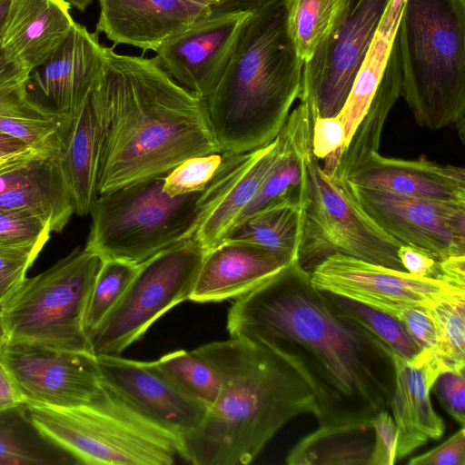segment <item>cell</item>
Masks as SVG:
<instances>
[{
    "label": "cell",
    "mask_w": 465,
    "mask_h": 465,
    "mask_svg": "<svg viewBox=\"0 0 465 465\" xmlns=\"http://www.w3.org/2000/svg\"><path fill=\"white\" fill-rule=\"evenodd\" d=\"M203 256L191 237L138 264L123 297L90 335L92 352L120 355L163 314L188 301Z\"/></svg>",
    "instance_id": "30bf717a"
},
{
    "label": "cell",
    "mask_w": 465,
    "mask_h": 465,
    "mask_svg": "<svg viewBox=\"0 0 465 465\" xmlns=\"http://www.w3.org/2000/svg\"><path fill=\"white\" fill-rule=\"evenodd\" d=\"M286 149L287 141L281 131L264 146L238 154L225 153L219 170L203 191L204 213L193 237L204 252L223 241Z\"/></svg>",
    "instance_id": "2e32d148"
},
{
    "label": "cell",
    "mask_w": 465,
    "mask_h": 465,
    "mask_svg": "<svg viewBox=\"0 0 465 465\" xmlns=\"http://www.w3.org/2000/svg\"><path fill=\"white\" fill-rule=\"evenodd\" d=\"M195 352L218 371L221 390L199 426L181 438L194 465L251 463L292 419L318 415L314 392L295 362L262 343L230 338Z\"/></svg>",
    "instance_id": "3957f363"
},
{
    "label": "cell",
    "mask_w": 465,
    "mask_h": 465,
    "mask_svg": "<svg viewBox=\"0 0 465 465\" xmlns=\"http://www.w3.org/2000/svg\"><path fill=\"white\" fill-rule=\"evenodd\" d=\"M104 381L142 415L180 438L194 430L207 408L180 391L154 365L120 355L96 356Z\"/></svg>",
    "instance_id": "ac0fdd59"
},
{
    "label": "cell",
    "mask_w": 465,
    "mask_h": 465,
    "mask_svg": "<svg viewBox=\"0 0 465 465\" xmlns=\"http://www.w3.org/2000/svg\"><path fill=\"white\" fill-rule=\"evenodd\" d=\"M226 327L230 337L262 343L295 362L314 392L318 427L371 426L391 408L392 351L339 313L299 260L236 298Z\"/></svg>",
    "instance_id": "6da1fadb"
},
{
    "label": "cell",
    "mask_w": 465,
    "mask_h": 465,
    "mask_svg": "<svg viewBox=\"0 0 465 465\" xmlns=\"http://www.w3.org/2000/svg\"><path fill=\"white\" fill-rule=\"evenodd\" d=\"M401 69L395 37L392 56L383 78L347 146L338 155L330 174L338 181L346 180L371 153L379 152L386 119L401 96Z\"/></svg>",
    "instance_id": "83f0119b"
},
{
    "label": "cell",
    "mask_w": 465,
    "mask_h": 465,
    "mask_svg": "<svg viewBox=\"0 0 465 465\" xmlns=\"http://www.w3.org/2000/svg\"><path fill=\"white\" fill-rule=\"evenodd\" d=\"M401 243L386 233L357 204L343 181L326 173L309 154L306 202L299 262L308 271L336 252L404 271L397 251Z\"/></svg>",
    "instance_id": "9c48e42d"
},
{
    "label": "cell",
    "mask_w": 465,
    "mask_h": 465,
    "mask_svg": "<svg viewBox=\"0 0 465 465\" xmlns=\"http://www.w3.org/2000/svg\"><path fill=\"white\" fill-rule=\"evenodd\" d=\"M225 153L190 157L163 176V190L170 196L198 193L207 186L223 162Z\"/></svg>",
    "instance_id": "74e56055"
},
{
    "label": "cell",
    "mask_w": 465,
    "mask_h": 465,
    "mask_svg": "<svg viewBox=\"0 0 465 465\" xmlns=\"http://www.w3.org/2000/svg\"><path fill=\"white\" fill-rule=\"evenodd\" d=\"M27 162H29V161H27ZM27 162H14V163H8L2 164V165H0V173L9 171V170H12V169H15L18 166H21V165L26 163Z\"/></svg>",
    "instance_id": "db71d44e"
},
{
    "label": "cell",
    "mask_w": 465,
    "mask_h": 465,
    "mask_svg": "<svg viewBox=\"0 0 465 465\" xmlns=\"http://www.w3.org/2000/svg\"><path fill=\"white\" fill-rule=\"evenodd\" d=\"M74 457L44 435L25 403L0 411V465H72Z\"/></svg>",
    "instance_id": "4dcf8cb0"
},
{
    "label": "cell",
    "mask_w": 465,
    "mask_h": 465,
    "mask_svg": "<svg viewBox=\"0 0 465 465\" xmlns=\"http://www.w3.org/2000/svg\"><path fill=\"white\" fill-rule=\"evenodd\" d=\"M101 144V114L94 86L70 124L59 153L63 175L67 183L74 213H90L97 192Z\"/></svg>",
    "instance_id": "d4e9b609"
},
{
    "label": "cell",
    "mask_w": 465,
    "mask_h": 465,
    "mask_svg": "<svg viewBox=\"0 0 465 465\" xmlns=\"http://www.w3.org/2000/svg\"><path fill=\"white\" fill-rule=\"evenodd\" d=\"M395 384L391 409L398 430L396 460H401L444 433V422L435 412L430 391L440 373L430 361L414 363L392 354Z\"/></svg>",
    "instance_id": "cb8c5ba5"
},
{
    "label": "cell",
    "mask_w": 465,
    "mask_h": 465,
    "mask_svg": "<svg viewBox=\"0 0 465 465\" xmlns=\"http://www.w3.org/2000/svg\"><path fill=\"white\" fill-rule=\"evenodd\" d=\"M22 401L19 391L5 366L0 361V411L17 406Z\"/></svg>",
    "instance_id": "7dc6e473"
},
{
    "label": "cell",
    "mask_w": 465,
    "mask_h": 465,
    "mask_svg": "<svg viewBox=\"0 0 465 465\" xmlns=\"http://www.w3.org/2000/svg\"><path fill=\"white\" fill-rule=\"evenodd\" d=\"M405 0H390L358 69L339 115L345 131V145L365 114L391 59L399 20Z\"/></svg>",
    "instance_id": "4316f807"
},
{
    "label": "cell",
    "mask_w": 465,
    "mask_h": 465,
    "mask_svg": "<svg viewBox=\"0 0 465 465\" xmlns=\"http://www.w3.org/2000/svg\"><path fill=\"white\" fill-rule=\"evenodd\" d=\"M96 33L114 44L156 51L167 39L208 16L210 7L185 0H98Z\"/></svg>",
    "instance_id": "d6986e66"
},
{
    "label": "cell",
    "mask_w": 465,
    "mask_h": 465,
    "mask_svg": "<svg viewBox=\"0 0 465 465\" xmlns=\"http://www.w3.org/2000/svg\"><path fill=\"white\" fill-rule=\"evenodd\" d=\"M25 407L40 431L77 464L171 465L180 457L179 436L142 415L106 384L89 406Z\"/></svg>",
    "instance_id": "8992f818"
},
{
    "label": "cell",
    "mask_w": 465,
    "mask_h": 465,
    "mask_svg": "<svg viewBox=\"0 0 465 465\" xmlns=\"http://www.w3.org/2000/svg\"><path fill=\"white\" fill-rule=\"evenodd\" d=\"M409 465H464L465 464V430L450 436L440 446L419 456L411 458Z\"/></svg>",
    "instance_id": "f6af8a7d"
},
{
    "label": "cell",
    "mask_w": 465,
    "mask_h": 465,
    "mask_svg": "<svg viewBox=\"0 0 465 465\" xmlns=\"http://www.w3.org/2000/svg\"><path fill=\"white\" fill-rule=\"evenodd\" d=\"M303 64L283 0L251 12L221 79L204 99L222 152H250L277 137L299 98Z\"/></svg>",
    "instance_id": "277c9868"
},
{
    "label": "cell",
    "mask_w": 465,
    "mask_h": 465,
    "mask_svg": "<svg viewBox=\"0 0 465 465\" xmlns=\"http://www.w3.org/2000/svg\"><path fill=\"white\" fill-rule=\"evenodd\" d=\"M277 1L279 0H220L217 5L211 8V11L212 13L253 12Z\"/></svg>",
    "instance_id": "c3c4849f"
},
{
    "label": "cell",
    "mask_w": 465,
    "mask_h": 465,
    "mask_svg": "<svg viewBox=\"0 0 465 465\" xmlns=\"http://www.w3.org/2000/svg\"><path fill=\"white\" fill-rule=\"evenodd\" d=\"M29 147L25 142L0 132V151L17 152Z\"/></svg>",
    "instance_id": "681fc988"
},
{
    "label": "cell",
    "mask_w": 465,
    "mask_h": 465,
    "mask_svg": "<svg viewBox=\"0 0 465 465\" xmlns=\"http://www.w3.org/2000/svg\"><path fill=\"white\" fill-rule=\"evenodd\" d=\"M155 367L184 395L205 408L216 401L221 379L216 369L193 350L175 351L153 361Z\"/></svg>",
    "instance_id": "d6a6232c"
},
{
    "label": "cell",
    "mask_w": 465,
    "mask_h": 465,
    "mask_svg": "<svg viewBox=\"0 0 465 465\" xmlns=\"http://www.w3.org/2000/svg\"><path fill=\"white\" fill-rule=\"evenodd\" d=\"M12 0H0V31L6 20Z\"/></svg>",
    "instance_id": "f907efd6"
},
{
    "label": "cell",
    "mask_w": 465,
    "mask_h": 465,
    "mask_svg": "<svg viewBox=\"0 0 465 465\" xmlns=\"http://www.w3.org/2000/svg\"><path fill=\"white\" fill-rule=\"evenodd\" d=\"M0 211L31 214L61 232L74 213L59 153L0 173Z\"/></svg>",
    "instance_id": "7402d4cb"
},
{
    "label": "cell",
    "mask_w": 465,
    "mask_h": 465,
    "mask_svg": "<svg viewBox=\"0 0 465 465\" xmlns=\"http://www.w3.org/2000/svg\"><path fill=\"white\" fill-rule=\"evenodd\" d=\"M137 269L138 264L129 262L103 260L84 317V327L88 338L123 297Z\"/></svg>",
    "instance_id": "d590c367"
},
{
    "label": "cell",
    "mask_w": 465,
    "mask_h": 465,
    "mask_svg": "<svg viewBox=\"0 0 465 465\" xmlns=\"http://www.w3.org/2000/svg\"><path fill=\"white\" fill-rule=\"evenodd\" d=\"M436 330V344L428 353L442 372L465 370V296L427 308Z\"/></svg>",
    "instance_id": "e575fe53"
},
{
    "label": "cell",
    "mask_w": 465,
    "mask_h": 465,
    "mask_svg": "<svg viewBox=\"0 0 465 465\" xmlns=\"http://www.w3.org/2000/svg\"><path fill=\"white\" fill-rule=\"evenodd\" d=\"M464 371H444L439 375L433 384L441 406L461 426L465 423Z\"/></svg>",
    "instance_id": "7bdbcfd3"
},
{
    "label": "cell",
    "mask_w": 465,
    "mask_h": 465,
    "mask_svg": "<svg viewBox=\"0 0 465 465\" xmlns=\"http://www.w3.org/2000/svg\"><path fill=\"white\" fill-rule=\"evenodd\" d=\"M94 92L101 114L98 194L222 152L204 100L177 84L155 57L105 46Z\"/></svg>",
    "instance_id": "7a4b0ae2"
},
{
    "label": "cell",
    "mask_w": 465,
    "mask_h": 465,
    "mask_svg": "<svg viewBox=\"0 0 465 465\" xmlns=\"http://www.w3.org/2000/svg\"><path fill=\"white\" fill-rule=\"evenodd\" d=\"M390 0H349L330 36L303 64L301 93L318 116L338 115Z\"/></svg>",
    "instance_id": "7c38bea8"
},
{
    "label": "cell",
    "mask_w": 465,
    "mask_h": 465,
    "mask_svg": "<svg viewBox=\"0 0 465 465\" xmlns=\"http://www.w3.org/2000/svg\"><path fill=\"white\" fill-rule=\"evenodd\" d=\"M305 202L306 183L302 190L282 197L236 223L223 241L252 244L288 262L299 260Z\"/></svg>",
    "instance_id": "484cf974"
},
{
    "label": "cell",
    "mask_w": 465,
    "mask_h": 465,
    "mask_svg": "<svg viewBox=\"0 0 465 465\" xmlns=\"http://www.w3.org/2000/svg\"><path fill=\"white\" fill-rule=\"evenodd\" d=\"M399 320L421 349L430 352L436 344V330L427 308L398 302H383L373 306Z\"/></svg>",
    "instance_id": "ab89813d"
},
{
    "label": "cell",
    "mask_w": 465,
    "mask_h": 465,
    "mask_svg": "<svg viewBox=\"0 0 465 465\" xmlns=\"http://www.w3.org/2000/svg\"><path fill=\"white\" fill-rule=\"evenodd\" d=\"M64 0H12L0 33L5 54L28 73L43 64L74 25Z\"/></svg>",
    "instance_id": "603a6c76"
},
{
    "label": "cell",
    "mask_w": 465,
    "mask_h": 465,
    "mask_svg": "<svg viewBox=\"0 0 465 465\" xmlns=\"http://www.w3.org/2000/svg\"><path fill=\"white\" fill-rule=\"evenodd\" d=\"M397 254L404 271L411 274L465 285V255L440 259L425 250L407 244H401Z\"/></svg>",
    "instance_id": "f35d334b"
},
{
    "label": "cell",
    "mask_w": 465,
    "mask_h": 465,
    "mask_svg": "<svg viewBox=\"0 0 465 465\" xmlns=\"http://www.w3.org/2000/svg\"><path fill=\"white\" fill-rule=\"evenodd\" d=\"M289 263L255 245L222 241L204 252L189 300L211 302L238 298Z\"/></svg>",
    "instance_id": "44dd1931"
},
{
    "label": "cell",
    "mask_w": 465,
    "mask_h": 465,
    "mask_svg": "<svg viewBox=\"0 0 465 465\" xmlns=\"http://www.w3.org/2000/svg\"><path fill=\"white\" fill-rule=\"evenodd\" d=\"M51 233L47 224L31 214L0 211V253L38 255Z\"/></svg>",
    "instance_id": "8d00e7d4"
},
{
    "label": "cell",
    "mask_w": 465,
    "mask_h": 465,
    "mask_svg": "<svg viewBox=\"0 0 465 465\" xmlns=\"http://www.w3.org/2000/svg\"><path fill=\"white\" fill-rule=\"evenodd\" d=\"M71 7L75 8L80 12H84L89 5L92 4L93 0H64Z\"/></svg>",
    "instance_id": "816d5d0a"
},
{
    "label": "cell",
    "mask_w": 465,
    "mask_h": 465,
    "mask_svg": "<svg viewBox=\"0 0 465 465\" xmlns=\"http://www.w3.org/2000/svg\"><path fill=\"white\" fill-rule=\"evenodd\" d=\"M25 84L0 90V132L45 154H58L71 117L41 109L28 98Z\"/></svg>",
    "instance_id": "f1b7e54d"
},
{
    "label": "cell",
    "mask_w": 465,
    "mask_h": 465,
    "mask_svg": "<svg viewBox=\"0 0 465 465\" xmlns=\"http://www.w3.org/2000/svg\"><path fill=\"white\" fill-rule=\"evenodd\" d=\"M346 180L364 189L465 203V169L424 157L409 160L386 157L374 152Z\"/></svg>",
    "instance_id": "ffe728a7"
},
{
    "label": "cell",
    "mask_w": 465,
    "mask_h": 465,
    "mask_svg": "<svg viewBox=\"0 0 465 465\" xmlns=\"http://www.w3.org/2000/svg\"><path fill=\"white\" fill-rule=\"evenodd\" d=\"M0 361L25 404L84 407L104 391L97 358L90 352L0 341Z\"/></svg>",
    "instance_id": "8fae6325"
},
{
    "label": "cell",
    "mask_w": 465,
    "mask_h": 465,
    "mask_svg": "<svg viewBox=\"0 0 465 465\" xmlns=\"http://www.w3.org/2000/svg\"><path fill=\"white\" fill-rule=\"evenodd\" d=\"M373 444L371 426L318 427L289 451V465H367Z\"/></svg>",
    "instance_id": "f546056e"
},
{
    "label": "cell",
    "mask_w": 465,
    "mask_h": 465,
    "mask_svg": "<svg viewBox=\"0 0 465 465\" xmlns=\"http://www.w3.org/2000/svg\"><path fill=\"white\" fill-rule=\"evenodd\" d=\"M163 183L155 176L98 194L84 247L103 260L140 264L193 237L204 213L203 190L173 197Z\"/></svg>",
    "instance_id": "52a82bcc"
},
{
    "label": "cell",
    "mask_w": 465,
    "mask_h": 465,
    "mask_svg": "<svg viewBox=\"0 0 465 465\" xmlns=\"http://www.w3.org/2000/svg\"><path fill=\"white\" fill-rule=\"evenodd\" d=\"M325 292L339 313L365 327L392 352L409 361H415L418 359L422 351L399 320L359 302Z\"/></svg>",
    "instance_id": "836d02e7"
},
{
    "label": "cell",
    "mask_w": 465,
    "mask_h": 465,
    "mask_svg": "<svg viewBox=\"0 0 465 465\" xmlns=\"http://www.w3.org/2000/svg\"><path fill=\"white\" fill-rule=\"evenodd\" d=\"M309 273L316 289L370 307L398 302L429 308L465 296V285L415 276L339 252L325 257Z\"/></svg>",
    "instance_id": "5bb4252c"
},
{
    "label": "cell",
    "mask_w": 465,
    "mask_h": 465,
    "mask_svg": "<svg viewBox=\"0 0 465 465\" xmlns=\"http://www.w3.org/2000/svg\"><path fill=\"white\" fill-rule=\"evenodd\" d=\"M250 14L211 13L167 39L155 58L177 84L204 100L221 79Z\"/></svg>",
    "instance_id": "9a60e30c"
},
{
    "label": "cell",
    "mask_w": 465,
    "mask_h": 465,
    "mask_svg": "<svg viewBox=\"0 0 465 465\" xmlns=\"http://www.w3.org/2000/svg\"><path fill=\"white\" fill-rule=\"evenodd\" d=\"M28 75L24 67L7 58L0 44V90L25 84Z\"/></svg>",
    "instance_id": "bcb514c9"
},
{
    "label": "cell",
    "mask_w": 465,
    "mask_h": 465,
    "mask_svg": "<svg viewBox=\"0 0 465 465\" xmlns=\"http://www.w3.org/2000/svg\"><path fill=\"white\" fill-rule=\"evenodd\" d=\"M35 253H0V305L24 282Z\"/></svg>",
    "instance_id": "ee69618b"
},
{
    "label": "cell",
    "mask_w": 465,
    "mask_h": 465,
    "mask_svg": "<svg viewBox=\"0 0 465 465\" xmlns=\"http://www.w3.org/2000/svg\"><path fill=\"white\" fill-rule=\"evenodd\" d=\"M342 181L367 215L401 244L440 259L465 255V203L402 196Z\"/></svg>",
    "instance_id": "4fadbf2b"
},
{
    "label": "cell",
    "mask_w": 465,
    "mask_h": 465,
    "mask_svg": "<svg viewBox=\"0 0 465 465\" xmlns=\"http://www.w3.org/2000/svg\"><path fill=\"white\" fill-rule=\"evenodd\" d=\"M344 145V124L339 114L315 118L312 127V151L318 160L328 159L334 166Z\"/></svg>",
    "instance_id": "60d3db41"
},
{
    "label": "cell",
    "mask_w": 465,
    "mask_h": 465,
    "mask_svg": "<svg viewBox=\"0 0 465 465\" xmlns=\"http://www.w3.org/2000/svg\"><path fill=\"white\" fill-rule=\"evenodd\" d=\"M102 263L98 254L78 246L25 278L0 305V341L93 353L84 317Z\"/></svg>",
    "instance_id": "ba28073f"
},
{
    "label": "cell",
    "mask_w": 465,
    "mask_h": 465,
    "mask_svg": "<svg viewBox=\"0 0 465 465\" xmlns=\"http://www.w3.org/2000/svg\"><path fill=\"white\" fill-rule=\"evenodd\" d=\"M373 444L367 465H392L396 461L398 430L388 410H382L371 420Z\"/></svg>",
    "instance_id": "b9f144b4"
},
{
    "label": "cell",
    "mask_w": 465,
    "mask_h": 465,
    "mask_svg": "<svg viewBox=\"0 0 465 465\" xmlns=\"http://www.w3.org/2000/svg\"><path fill=\"white\" fill-rule=\"evenodd\" d=\"M396 41L401 95L430 130L455 125L465 141V0H405Z\"/></svg>",
    "instance_id": "5b68a950"
},
{
    "label": "cell",
    "mask_w": 465,
    "mask_h": 465,
    "mask_svg": "<svg viewBox=\"0 0 465 465\" xmlns=\"http://www.w3.org/2000/svg\"><path fill=\"white\" fill-rule=\"evenodd\" d=\"M104 47L98 33L75 22L56 50L29 73L28 98L50 114L72 118L99 77Z\"/></svg>",
    "instance_id": "e0dca14e"
},
{
    "label": "cell",
    "mask_w": 465,
    "mask_h": 465,
    "mask_svg": "<svg viewBox=\"0 0 465 465\" xmlns=\"http://www.w3.org/2000/svg\"><path fill=\"white\" fill-rule=\"evenodd\" d=\"M349 0H283L290 36L297 54L307 63L330 36Z\"/></svg>",
    "instance_id": "1f68e13d"
},
{
    "label": "cell",
    "mask_w": 465,
    "mask_h": 465,
    "mask_svg": "<svg viewBox=\"0 0 465 465\" xmlns=\"http://www.w3.org/2000/svg\"><path fill=\"white\" fill-rule=\"evenodd\" d=\"M189 3L195 4L198 5L205 6V7H213L217 5L220 0H185Z\"/></svg>",
    "instance_id": "f5cc1de1"
},
{
    "label": "cell",
    "mask_w": 465,
    "mask_h": 465,
    "mask_svg": "<svg viewBox=\"0 0 465 465\" xmlns=\"http://www.w3.org/2000/svg\"><path fill=\"white\" fill-rule=\"evenodd\" d=\"M28 161H30V160H28ZM15 162H25V161H15ZM8 163H14V162H8ZM5 163H2V164H5ZM2 164H0V165H2Z\"/></svg>",
    "instance_id": "11a10c76"
}]
</instances>
